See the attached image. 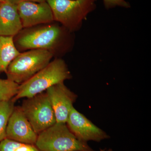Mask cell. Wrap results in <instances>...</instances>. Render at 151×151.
I'll use <instances>...</instances> for the list:
<instances>
[{"instance_id":"cell-1","label":"cell","mask_w":151,"mask_h":151,"mask_svg":"<svg viewBox=\"0 0 151 151\" xmlns=\"http://www.w3.org/2000/svg\"><path fill=\"white\" fill-rule=\"evenodd\" d=\"M71 77L65 61L61 58H56L27 81L19 84L17 93L12 100L15 103L21 98L32 97Z\"/></svg>"},{"instance_id":"cell-2","label":"cell","mask_w":151,"mask_h":151,"mask_svg":"<svg viewBox=\"0 0 151 151\" xmlns=\"http://www.w3.org/2000/svg\"><path fill=\"white\" fill-rule=\"evenodd\" d=\"M35 145L40 151H96L76 137L65 123H56L39 134Z\"/></svg>"},{"instance_id":"cell-3","label":"cell","mask_w":151,"mask_h":151,"mask_svg":"<svg viewBox=\"0 0 151 151\" xmlns=\"http://www.w3.org/2000/svg\"><path fill=\"white\" fill-rule=\"evenodd\" d=\"M97 0H46L54 20L68 31L79 29L87 16L95 9Z\"/></svg>"},{"instance_id":"cell-4","label":"cell","mask_w":151,"mask_h":151,"mask_svg":"<svg viewBox=\"0 0 151 151\" xmlns=\"http://www.w3.org/2000/svg\"><path fill=\"white\" fill-rule=\"evenodd\" d=\"M53 54L43 49L30 50L20 53L7 69L8 79L19 84L24 83L48 65Z\"/></svg>"},{"instance_id":"cell-5","label":"cell","mask_w":151,"mask_h":151,"mask_svg":"<svg viewBox=\"0 0 151 151\" xmlns=\"http://www.w3.org/2000/svg\"><path fill=\"white\" fill-rule=\"evenodd\" d=\"M20 107L37 134L56 123L54 111L45 92L27 98Z\"/></svg>"},{"instance_id":"cell-6","label":"cell","mask_w":151,"mask_h":151,"mask_svg":"<svg viewBox=\"0 0 151 151\" xmlns=\"http://www.w3.org/2000/svg\"><path fill=\"white\" fill-rule=\"evenodd\" d=\"M65 35L62 27L49 25L24 34L19 38L17 43L24 50H47L53 53L63 43Z\"/></svg>"},{"instance_id":"cell-7","label":"cell","mask_w":151,"mask_h":151,"mask_svg":"<svg viewBox=\"0 0 151 151\" xmlns=\"http://www.w3.org/2000/svg\"><path fill=\"white\" fill-rule=\"evenodd\" d=\"M66 124L76 137L82 142H100L110 138L106 132L94 125L74 107L70 111Z\"/></svg>"},{"instance_id":"cell-8","label":"cell","mask_w":151,"mask_h":151,"mask_svg":"<svg viewBox=\"0 0 151 151\" xmlns=\"http://www.w3.org/2000/svg\"><path fill=\"white\" fill-rule=\"evenodd\" d=\"M45 92L54 111L56 123L66 124L78 97L77 94L65 86L64 82L50 86Z\"/></svg>"},{"instance_id":"cell-9","label":"cell","mask_w":151,"mask_h":151,"mask_svg":"<svg viewBox=\"0 0 151 151\" xmlns=\"http://www.w3.org/2000/svg\"><path fill=\"white\" fill-rule=\"evenodd\" d=\"M37 136L20 106H15L9 119L6 138L19 142L35 145Z\"/></svg>"},{"instance_id":"cell-10","label":"cell","mask_w":151,"mask_h":151,"mask_svg":"<svg viewBox=\"0 0 151 151\" xmlns=\"http://www.w3.org/2000/svg\"><path fill=\"white\" fill-rule=\"evenodd\" d=\"M17 6L23 27H30L54 21L51 8L46 1L41 3L23 2Z\"/></svg>"},{"instance_id":"cell-11","label":"cell","mask_w":151,"mask_h":151,"mask_svg":"<svg viewBox=\"0 0 151 151\" xmlns=\"http://www.w3.org/2000/svg\"><path fill=\"white\" fill-rule=\"evenodd\" d=\"M17 5L6 0L0 4V36L14 37L23 28Z\"/></svg>"},{"instance_id":"cell-12","label":"cell","mask_w":151,"mask_h":151,"mask_svg":"<svg viewBox=\"0 0 151 151\" xmlns=\"http://www.w3.org/2000/svg\"><path fill=\"white\" fill-rule=\"evenodd\" d=\"M20 53L15 45L13 37L0 36V73H6L11 63Z\"/></svg>"},{"instance_id":"cell-13","label":"cell","mask_w":151,"mask_h":151,"mask_svg":"<svg viewBox=\"0 0 151 151\" xmlns=\"http://www.w3.org/2000/svg\"><path fill=\"white\" fill-rule=\"evenodd\" d=\"M12 100L0 102V142L6 139V131L10 117L15 107Z\"/></svg>"},{"instance_id":"cell-14","label":"cell","mask_w":151,"mask_h":151,"mask_svg":"<svg viewBox=\"0 0 151 151\" xmlns=\"http://www.w3.org/2000/svg\"><path fill=\"white\" fill-rule=\"evenodd\" d=\"M19 84L10 79L0 78V102L12 100L17 93Z\"/></svg>"},{"instance_id":"cell-15","label":"cell","mask_w":151,"mask_h":151,"mask_svg":"<svg viewBox=\"0 0 151 151\" xmlns=\"http://www.w3.org/2000/svg\"><path fill=\"white\" fill-rule=\"evenodd\" d=\"M0 151H40L35 145L6 139L0 142Z\"/></svg>"},{"instance_id":"cell-16","label":"cell","mask_w":151,"mask_h":151,"mask_svg":"<svg viewBox=\"0 0 151 151\" xmlns=\"http://www.w3.org/2000/svg\"><path fill=\"white\" fill-rule=\"evenodd\" d=\"M106 9H111L116 7L129 8L131 7L129 3L125 0H103Z\"/></svg>"},{"instance_id":"cell-17","label":"cell","mask_w":151,"mask_h":151,"mask_svg":"<svg viewBox=\"0 0 151 151\" xmlns=\"http://www.w3.org/2000/svg\"><path fill=\"white\" fill-rule=\"evenodd\" d=\"M9 2L15 5H17L19 3L25 1L33 2L35 3H41L45 1L46 0H7Z\"/></svg>"},{"instance_id":"cell-18","label":"cell","mask_w":151,"mask_h":151,"mask_svg":"<svg viewBox=\"0 0 151 151\" xmlns=\"http://www.w3.org/2000/svg\"><path fill=\"white\" fill-rule=\"evenodd\" d=\"M100 151H113L112 149L111 148L109 149H100Z\"/></svg>"},{"instance_id":"cell-19","label":"cell","mask_w":151,"mask_h":151,"mask_svg":"<svg viewBox=\"0 0 151 151\" xmlns=\"http://www.w3.org/2000/svg\"><path fill=\"white\" fill-rule=\"evenodd\" d=\"M6 0H0V3L3 2L5 1Z\"/></svg>"},{"instance_id":"cell-20","label":"cell","mask_w":151,"mask_h":151,"mask_svg":"<svg viewBox=\"0 0 151 151\" xmlns=\"http://www.w3.org/2000/svg\"><path fill=\"white\" fill-rule=\"evenodd\" d=\"M0 4H1V3H0Z\"/></svg>"}]
</instances>
